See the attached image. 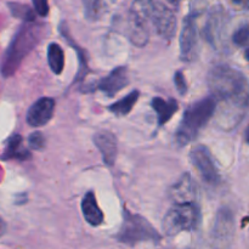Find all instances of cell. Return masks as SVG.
<instances>
[{"label": "cell", "mask_w": 249, "mask_h": 249, "mask_svg": "<svg viewBox=\"0 0 249 249\" xmlns=\"http://www.w3.org/2000/svg\"><path fill=\"white\" fill-rule=\"evenodd\" d=\"M208 85L221 105L218 123L224 129L237 125L249 106V85L242 72L229 65H216L208 74Z\"/></svg>", "instance_id": "obj_1"}, {"label": "cell", "mask_w": 249, "mask_h": 249, "mask_svg": "<svg viewBox=\"0 0 249 249\" xmlns=\"http://www.w3.org/2000/svg\"><path fill=\"white\" fill-rule=\"evenodd\" d=\"M129 38L135 45L148 41L150 32L170 40L177 32L175 14L160 0H134L129 11Z\"/></svg>", "instance_id": "obj_2"}, {"label": "cell", "mask_w": 249, "mask_h": 249, "mask_svg": "<svg viewBox=\"0 0 249 249\" xmlns=\"http://www.w3.org/2000/svg\"><path fill=\"white\" fill-rule=\"evenodd\" d=\"M216 100L212 97H206L203 100L192 104L185 111L180 125L177 130L175 140L179 146H186L198 135L202 128L207 125L209 121L214 117L216 111Z\"/></svg>", "instance_id": "obj_3"}, {"label": "cell", "mask_w": 249, "mask_h": 249, "mask_svg": "<svg viewBox=\"0 0 249 249\" xmlns=\"http://www.w3.org/2000/svg\"><path fill=\"white\" fill-rule=\"evenodd\" d=\"M41 38V28L33 22H26L10 43L2 60V75L11 77L19 67L23 58L31 53Z\"/></svg>", "instance_id": "obj_4"}, {"label": "cell", "mask_w": 249, "mask_h": 249, "mask_svg": "<svg viewBox=\"0 0 249 249\" xmlns=\"http://www.w3.org/2000/svg\"><path fill=\"white\" fill-rule=\"evenodd\" d=\"M201 224V211L196 202L177 203L168 211L163 219L165 235L174 236L182 231H194Z\"/></svg>", "instance_id": "obj_5"}, {"label": "cell", "mask_w": 249, "mask_h": 249, "mask_svg": "<svg viewBox=\"0 0 249 249\" xmlns=\"http://www.w3.org/2000/svg\"><path fill=\"white\" fill-rule=\"evenodd\" d=\"M117 238L119 242L133 246L143 241H158L160 235L145 218L131 214L125 209L123 225Z\"/></svg>", "instance_id": "obj_6"}, {"label": "cell", "mask_w": 249, "mask_h": 249, "mask_svg": "<svg viewBox=\"0 0 249 249\" xmlns=\"http://www.w3.org/2000/svg\"><path fill=\"white\" fill-rule=\"evenodd\" d=\"M201 15L198 11H192L184 19L181 34H180V55L181 60L194 61L198 53V31L197 18Z\"/></svg>", "instance_id": "obj_7"}, {"label": "cell", "mask_w": 249, "mask_h": 249, "mask_svg": "<svg viewBox=\"0 0 249 249\" xmlns=\"http://www.w3.org/2000/svg\"><path fill=\"white\" fill-rule=\"evenodd\" d=\"M190 158L196 168L197 172L199 173L202 179L209 185H218L220 182V173H219L218 167L214 162L212 153L206 146H197L190 153Z\"/></svg>", "instance_id": "obj_8"}, {"label": "cell", "mask_w": 249, "mask_h": 249, "mask_svg": "<svg viewBox=\"0 0 249 249\" xmlns=\"http://www.w3.org/2000/svg\"><path fill=\"white\" fill-rule=\"evenodd\" d=\"M129 84V73L128 68L122 66V67H117L106 75L105 78L100 79L96 83V89L106 94L107 96L112 97L123 90L126 85Z\"/></svg>", "instance_id": "obj_9"}, {"label": "cell", "mask_w": 249, "mask_h": 249, "mask_svg": "<svg viewBox=\"0 0 249 249\" xmlns=\"http://www.w3.org/2000/svg\"><path fill=\"white\" fill-rule=\"evenodd\" d=\"M226 21H228L226 12L220 6L214 7L209 12L208 17H207L206 26L203 28V33L209 43L213 44V45H218L219 40L223 36L224 29H225L226 26Z\"/></svg>", "instance_id": "obj_10"}, {"label": "cell", "mask_w": 249, "mask_h": 249, "mask_svg": "<svg viewBox=\"0 0 249 249\" xmlns=\"http://www.w3.org/2000/svg\"><path fill=\"white\" fill-rule=\"evenodd\" d=\"M55 112V101L50 97L36 100L27 112V123L32 126H43L53 118Z\"/></svg>", "instance_id": "obj_11"}, {"label": "cell", "mask_w": 249, "mask_h": 249, "mask_svg": "<svg viewBox=\"0 0 249 249\" xmlns=\"http://www.w3.org/2000/svg\"><path fill=\"white\" fill-rule=\"evenodd\" d=\"M94 143L101 152L105 164L112 167L116 162L117 152H118L116 136L111 131H99L94 135Z\"/></svg>", "instance_id": "obj_12"}, {"label": "cell", "mask_w": 249, "mask_h": 249, "mask_svg": "<svg viewBox=\"0 0 249 249\" xmlns=\"http://www.w3.org/2000/svg\"><path fill=\"white\" fill-rule=\"evenodd\" d=\"M170 197H173L177 203L196 202L195 198L197 197V186L189 173L182 174L181 178L175 182L170 190Z\"/></svg>", "instance_id": "obj_13"}, {"label": "cell", "mask_w": 249, "mask_h": 249, "mask_svg": "<svg viewBox=\"0 0 249 249\" xmlns=\"http://www.w3.org/2000/svg\"><path fill=\"white\" fill-rule=\"evenodd\" d=\"M82 213L88 224L91 226L101 225L104 221V213L97 204L94 192H88L82 201Z\"/></svg>", "instance_id": "obj_14"}, {"label": "cell", "mask_w": 249, "mask_h": 249, "mask_svg": "<svg viewBox=\"0 0 249 249\" xmlns=\"http://www.w3.org/2000/svg\"><path fill=\"white\" fill-rule=\"evenodd\" d=\"M151 105H152V108L157 113L158 125L160 126L168 123L172 119V117L174 116L175 112L178 111V108H179L178 102L173 99L164 100L162 97H155Z\"/></svg>", "instance_id": "obj_15"}, {"label": "cell", "mask_w": 249, "mask_h": 249, "mask_svg": "<svg viewBox=\"0 0 249 249\" xmlns=\"http://www.w3.org/2000/svg\"><path fill=\"white\" fill-rule=\"evenodd\" d=\"M31 158V153L27 150L22 148V136L15 134L7 141V145L2 153V160H27Z\"/></svg>", "instance_id": "obj_16"}, {"label": "cell", "mask_w": 249, "mask_h": 249, "mask_svg": "<svg viewBox=\"0 0 249 249\" xmlns=\"http://www.w3.org/2000/svg\"><path fill=\"white\" fill-rule=\"evenodd\" d=\"M139 96H140V92H139L138 90H134V91H131L130 94L124 96L123 99H121L119 101L112 104L111 106L108 107V111L117 117L128 116L131 112V109L134 108L136 102H138Z\"/></svg>", "instance_id": "obj_17"}, {"label": "cell", "mask_w": 249, "mask_h": 249, "mask_svg": "<svg viewBox=\"0 0 249 249\" xmlns=\"http://www.w3.org/2000/svg\"><path fill=\"white\" fill-rule=\"evenodd\" d=\"M48 63L55 74H61L65 68V53L58 44L51 43L48 48Z\"/></svg>", "instance_id": "obj_18"}, {"label": "cell", "mask_w": 249, "mask_h": 249, "mask_svg": "<svg viewBox=\"0 0 249 249\" xmlns=\"http://www.w3.org/2000/svg\"><path fill=\"white\" fill-rule=\"evenodd\" d=\"M9 9L11 10L15 17L23 19L24 22H34V19H36V12L28 5L9 2Z\"/></svg>", "instance_id": "obj_19"}, {"label": "cell", "mask_w": 249, "mask_h": 249, "mask_svg": "<svg viewBox=\"0 0 249 249\" xmlns=\"http://www.w3.org/2000/svg\"><path fill=\"white\" fill-rule=\"evenodd\" d=\"M232 41L237 46H246L249 44V23L243 24L236 29L232 36Z\"/></svg>", "instance_id": "obj_20"}, {"label": "cell", "mask_w": 249, "mask_h": 249, "mask_svg": "<svg viewBox=\"0 0 249 249\" xmlns=\"http://www.w3.org/2000/svg\"><path fill=\"white\" fill-rule=\"evenodd\" d=\"M28 142L32 150L39 151L45 147V138H44L40 131H36V133L31 134L28 138Z\"/></svg>", "instance_id": "obj_21"}, {"label": "cell", "mask_w": 249, "mask_h": 249, "mask_svg": "<svg viewBox=\"0 0 249 249\" xmlns=\"http://www.w3.org/2000/svg\"><path fill=\"white\" fill-rule=\"evenodd\" d=\"M174 83H175V88H177L178 92L184 96V95L187 92V83H186V79H185L184 73L180 72V71L175 72Z\"/></svg>", "instance_id": "obj_22"}, {"label": "cell", "mask_w": 249, "mask_h": 249, "mask_svg": "<svg viewBox=\"0 0 249 249\" xmlns=\"http://www.w3.org/2000/svg\"><path fill=\"white\" fill-rule=\"evenodd\" d=\"M34 10L41 17L48 16L49 14V1L48 0H32Z\"/></svg>", "instance_id": "obj_23"}, {"label": "cell", "mask_w": 249, "mask_h": 249, "mask_svg": "<svg viewBox=\"0 0 249 249\" xmlns=\"http://www.w3.org/2000/svg\"><path fill=\"white\" fill-rule=\"evenodd\" d=\"M231 2L240 9H249V0H231Z\"/></svg>", "instance_id": "obj_24"}, {"label": "cell", "mask_w": 249, "mask_h": 249, "mask_svg": "<svg viewBox=\"0 0 249 249\" xmlns=\"http://www.w3.org/2000/svg\"><path fill=\"white\" fill-rule=\"evenodd\" d=\"M245 140H246V142L249 143V125H248V128L246 129V135H245Z\"/></svg>", "instance_id": "obj_25"}, {"label": "cell", "mask_w": 249, "mask_h": 249, "mask_svg": "<svg viewBox=\"0 0 249 249\" xmlns=\"http://www.w3.org/2000/svg\"><path fill=\"white\" fill-rule=\"evenodd\" d=\"M167 1H169L170 4L178 5V4H180V2H181V1H184V0H167Z\"/></svg>", "instance_id": "obj_26"}, {"label": "cell", "mask_w": 249, "mask_h": 249, "mask_svg": "<svg viewBox=\"0 0 249 249\" xmlns=\"http://www.w3.org/2000/svg\"><path fill=\"white\" fill-rule=\"evenodd\" d=\"M245 57H246V60L249 61V48L247 49V50H246V53H245Z\"/></svg>", "instance_id": "obj_27"}]
</instances>
